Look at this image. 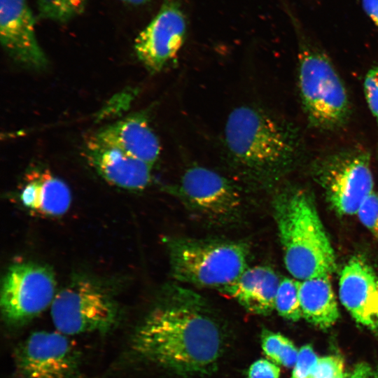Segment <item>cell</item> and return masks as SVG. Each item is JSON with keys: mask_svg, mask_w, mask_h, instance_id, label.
I'll list each match as a JSON object with an SVG mask.
<instances>
[{"mask_svg": "<svg viewBox=\"0 0 378 378\" xmlns=\"http://www.w3.org/2000/svg\"><path fill=\"white\" fill-rule=\"evenodd\" d=\"M172 294L136 330L132 349L140 357L179 374L206 373L221 354L218 326L196 295L183 289Z\"/></svg>", "mask_w": 378, "mask_h": 378, "instance_id": "obj_1", "label": "cell"}, {"mask_svg": "<svg viewBox=\"0 0 378 378\" xmlns=\"http://www.w3.org/2000/svg\"><path fill=\"white\" fill-rule=\"evenodd\" d=\"M223 144L230 164L242 176L264 182L292 166L300 154L296 131L262 108L242 105L229 114Z\"/></svg>", "mask_w": 378, "mask_h": 378, "instance_id": "obj_2", "label": "cell"}, {"mask_svg": "<svg viewBox=\"0 0 378 378\" xmlns=\"http://www.w3.org/2000/svg\"><path fill=\"white\" fill-rule=\"evenodd\" d=\"M274 218L286 267L298 281L331 276L335 253L316 208L304 190H286L275 198Z\"/></svg>", "mask_w": 378, "mask_h": 378, "instance_id": "obj_3", "label": "cell"}, {"mask_svg": "<svg viewBox=\"0 0 378 378\" xmlns=\"http://www.w3.org/2000/svg\"><path fill=\"white\" fill-rule=\"evenodd\" d=\"M167 244L172 274L181 282L220 290L248 268L249 248L241 241L173 238Z\"/></svg>", "mask_w": 378, "mask_h": 378, "instance_id": "obj_4", "label": "cell"}, {"mask_svg": "<svg viewBox=\"0 0 378 378\" xmlns=\"http://www.w3.org/2000/svg\"><path fill=\"white\" fill-rule=\"evenodd\" d=\"M298 87L310 126L335 131L347 122L351 105L344 82L328 57L304 41L300 47Z\"/></svg>", "mask_w": 378, "mask_h": 378, "instance_id": "obj_5", "label": "cell"}, {"mask_svg": "<svg viewBox=\"0 0 378 378\" xmlns=\"http://www.w3.org/2000/svg\"><path fill=\"white\" fill-rule=\"evenodd\" d=\"M50 314L56 330L70 336L108 331L117 321L118 308L101 284L77 277L57 292Z\"/></svg>", "mask_w": 378, "mask_h": 378, "instance_id": "obj_6", "label": "cell"}, {"mask_svg": "<svg viewBox=\"0 0 378 378\" xmlns=\"http://www.w3.org/2000/svg\"><path fill=\"white\" fill-rule=\"evenodd\" d=\"M313 171L330 206L340 215L356 214L373 192L370 155L364 149L331 153L317 160Z\"/></svg>", "mask_w": 378, "mask_h": 378, "instance_id": "obj_7", "label": "cell"}, {"mask_svg": "<svg viewBox=\"0 0 378 378\" xmlns=\"http://www.w3.org/2000/svg\"><path fill=\"white\" fill-rule=\"evenodd\" d=\"M56 293L55 276L49 267L34 262L13 264L1 285L3 318L9 325H23L50 307Z\"/></svg>", "mask_w": 378, "mask_h": 378, "instance_id": "obj_8", "label": "cell"}, {"mask_svg": "<svg viewBox=\"0 0 378 378\" xmlns=\"http://www.w3.org/2000/svg\"><path fill=\"white\" fill-rule=\"evenodd\" d=\"M177 192L189 208L208 221L226 224L241 215L243 200L235 183L209 168L192 166L186 169Z\"/></svg>", "mask_w": 378, "mask_h": 378, "instance_id": "obj_9", "label": "cell"}, {"mask_svg": "<svg viewBox=\"0 0 378 378\" xmlns=\"http://www.w3.org/2000/svg\"><path fill=\"white\" fill-rule=\"evenodd\" d=\"M18 378H74L78 356L68 336L57 330L31 333L15 352Z\"/></svg>", "mask_w": 378, "mask_h": 378, "instance_id": "obj_10", "label": "cell"}, {"mask_svg": "<svg viewBox=\"0 0 378 378\" xmlns=\"http://www.w3.org/2000/svg\"><path fill=\"white\" fill-rule=\"evenodd\" d=\"M186 20L176 0H164L157 15L134 41L136 54L150 73L160 71L181 48Z\"/></svg>", "mask_w": 378, "mask_h": 378, "instance_id": "obj_11", "label": "cell"}, {"mask_svg": "<svg viewBox=\"0 0 378 378\" xmlns=\"http://www.w3.org/2000/svg\"><path fill=\"white\" fill-rule=\"evenodd\" d=\"M0 38L6 52L17 62L34 69L47 65L27 0H0Z\"/></svg>", "mask_w": 378, "mask_h": 378, "instance_id": "obj_12", "label": "cell"}, {"mask_svg": "<svg viewBox=\"0 0 378 378\" xmlns=\"http://www.w3.org/2000/svg\"><path fill=\"white\" fill-rule=\"evenodd\" d=\"M339 297L356 321L378 330V275L363 258L352 257L344 266Z\"/></svg>", "mask_w": 378, "mask_h": 378, "instance_id": "obj_13", "label": "cell"}, {"mask_svg": "<svg viewBox=\"0 0 378 378\" xmlns=\"http://www.w3.org/2000/svg\"><path fill=\"white\" fill-rule=\"evenodd\" d=\"M85 155L99 175L115 186L139 190L151 182L152 165L92 136L85 144Z\"/></svg>", "mask_w": 378, "mask_h": 378, "instance_id": "obj_14", "label": "cell"}, {"mask_svg": "<svg viewBox=\"0 0 378 378\" xmlns=\"http://www.w3.org/2000/svg\"><path fill=\"white\" fill-rule=\"evenodd\" d=\"M96 141L153 165L160 145L145 115H131L102 128L92 136Z\"/></svg>", "mask_w": 378, "mask_h": 378, "instance_id": "obj_15", "label": "cell"}, {"mask_svg": "<svg viewBox=\"0 0 378 378\" xmlns=\"http://www.w3.org/2000/svg\"><path fill=\"white\" fill-rule=\"evenodd\" d=\"M20 200L28 210L44 216H59L69 209L71 194L66 183L48 170L32 169L25 176Z\"/></svg>", "mask_w": 378, "mask_h": 378, "instance_id": "obj_16", "label": "cell"}, {"mask_svg": "<svg viewBox=\"0 0 378 378\" xmlns=\"http://www.w3.org/2000/svg\"><path fill=\"white\" fill-rule=\"evenodd\" d=\"M280 282L276 273L267 266L248 267L232 284L220 289L235 299L247 311L268 315L275 309Z\"/></svg>", "mask_w": 378, "mask_h": 378, "instance_id": "obj_17", "label": "cell"}, {"mask_svg": "<svg viewBox=\"0 0 378 378\" xmlns=\"http://www.w3.org/2000/svg\"><path fill=\"white\" fill-rule=\"evenodd\" d=\"M330 276L299 281V298L302 317L320 328L335 323L340 314Z\"/></svg>", "mask_w": 378, "mask_h": 378, "instance_id": "obj_18", "label": "cell"}, {"mask_svg": "<svg viewBox=\"0 0 378 378\" xmlns=\"http://www.w3.org/2000/svg\"><path fill=\"white\" fill-rule=\"evenodd\" d=\"M262 348L265 354L274 363L286 367L294 366L298 352L293 343L284 335L263 330Z\"/></svg>", "mask_w": 378, "mask_h": 378, "instance_id": "obj_19", "label": "cell"}, {"mask_svg": "<svg viewBox=\"0 0 378 378\" xmlns=\"http://www.w3.org/2000/svg\"><path fill=\"white\" fill-rule=\"evenodd\" d=\"M275 309L281 316L293 321H297L302 316L299 281L290 278L280 280L275 298Z\"/></svg>", "mask_w": 378, "mask_h": 378, "instance_id": "obj_20", "label": "cell"}, {"mask_svg": "<svg viewBox=\"0 0 378 378\" xmlns=\"http://www.w3.org/2000/svg\"><path fill=\"white\" fill-rule=\"evenodd\" d=\"M87 0H37L41 19L66 22L81 14Z\"/></svg>", "mask_w": 378, "mask_h": 378, "instance_id": "obj_21", "label": "cell"}, {"mask_svg": "<svg viewBox=\"0 0 378 378\" xmlns=\"http://www.w3.org/2000/svg\"><path fill=\"white\" fill-rule=\"evenodd\" d=\"M356 214L361 223L378 239V195L374 192L370 194Z\"/></svg>", "mask_w": 378, "mask_h": 378, "instance_id": "obj_22", "label": "cell"}, {"mask_svg": "<svg viewBox=\"0 0 378 378\" xmlns=\"http://www.w3.org/2000/svg\"><path fill=\"white\" fill-rule=\"evenodd\" d=\"M318 358L310 345H304L298 351L291 378H310Z\"/></svg>", "mask_w": 378, "mask_h": 378, "instance_id": "obj_23", "label": "cell"}, {"mask_svg": "<svg viewBox=\"0 0 378 378\" xmlns=\"http://www.w3.org/2000/svg\"><path fill=\"white\" fill-rule=\"evenodd\" d=\"M363 90L369 110L378 122V63L372 66L365 74Z\"/></svg>", "mask_w": 378, "mask_h": 378, "instance_id": "obj_24", "label": "cell"}, {"mask_svg": "<svg viewBox=\"0 0 378 378\" xmlns=\"http://www.w3.org/2000/svg\"><path fill=\"white\" fill-rule=\"evenodd\" d=\"M340 357L329 356L318 359L310 378H344Z\"/></svg>", "mask_w": 378, "mask_h": 378, "instance_id": "obj_25", "label": "cell"}, {"mask_svg": "<svg viewBox=\"0 0 378 378\" xmlns=\"http://www.w3.org/2000/svg\"><path fill=\"white\" fill-rule=\"evenodd\" d=\"M280 368L266 359L255 361L248 370V378H279Z\"/></svg>", "mask_w": 378, "mask_h": 378, "instance_id": "obj_26", "label": "cell"}, {"mask_svg": "<svg viewBox=\"0 0 378 378\" xmlns=\"http://www.w3.org/2000/svg\"><path fill=\"white\" fill-rule=\"evenodd\" d=\"M365 14L378 29V0H361Z\"/></svg>", "mask_w": 378, "mask_h": 378, "instance_id": "obj_27", "label": "cell"}, {"mask_svg": "<svg viewBox=\"0 0 378 378\" xmlns=\"http://www.w3.org/2000/svg\"><path fill=\"white\" fill-rule=\"evenodd\" d=\"M349 378H373L370 367L365 364L357 366Z\"/></svg>", "mask_w": 378, "mask_h": 378, "instance_id": "obj_28", "label": "cell"}, {"mask_svg": "<svg viewBox=\"0 0 378 378\" xmlns=\"http://www.w3.org/2000/svg\"><path fill=\"white\" fill-rule=\"evenodd\" d=\"M124 4L131 6H141L150 2L152 0H120Z\"/></svg>", "mask_w": 378, "mask_h": 378, "instance_id": "obj_29", "label": "cell"}, {"mask_svg": "<svg viewBox=\"0 0 378 378\" xmlns=\"http://www.w3.org/2000/svg\"><path fill=\"white\" fill-rule=\"evenodd\" d=\"M373 378H378V372L373 375Z\"/></svg>", "mask_w": 378, "mask_h": 378, "instance_id": "obj_30", "label": "cell"}]
</instances>
